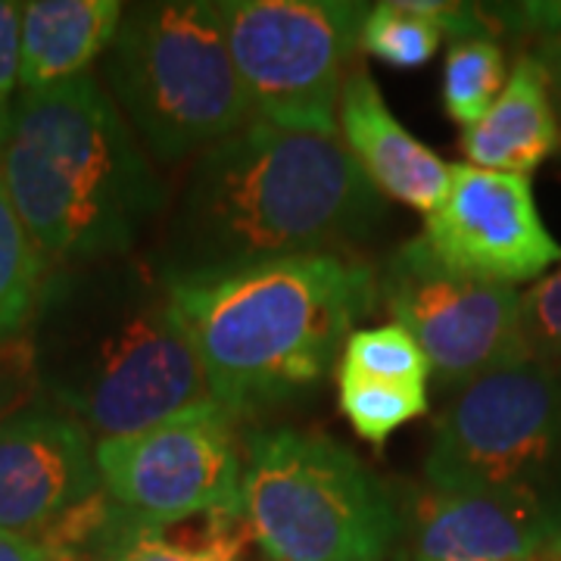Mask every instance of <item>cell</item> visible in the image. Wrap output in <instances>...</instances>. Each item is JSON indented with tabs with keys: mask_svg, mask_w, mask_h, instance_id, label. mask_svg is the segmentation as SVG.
<instances>
[{
	"mask_svg": "<svg viewBox=\"0 0 561 561\" xmlns=\"http://www.w3.org/2000/svg\"><path fill=\"white\" fill-rule=\"evenodd\" d=\"M383 219V194L337 135L250 122L191 165L160 272L201 275L290 256L356 260Z\"/></svg>",
	"mask_w": 561,
	"mask_h": 561,
	"instance_id": "1",
	"label": "cell"
},
{
	"mask_svg": "<svg viewBox=\"0 0 561 561\" xmlns=\"http://www.w3.org/2000/svg\"><path fill=\"white\" fill-rule=\"evenodd\" d=\"M162 278L209 397L234 419L316 390L337 371L353 328L378 309V272L346 256H290Z\"/></svg>",
	"mask_w": 561,
	"mask_h": 561,
	"instance_id": "2",
	"label": "cell"
},
{
	"mask_svg": "<svg viewBox=\"0 0 561 561\" xmlns=\"http://www.w3.org/2000/svg\"><path fill=\"white\" fill-rule=\"evenodd\" d=\"M32 324L41 390L91 437H135L213 402L160 265L110 260L47 280Z\"/></svg>",
	"mask_w": 561,
	"mask_h": 561,
	"instance_id": "3",
	"label": "cell"
},
{
	"mask_svg": "<svg viewBox=\"0 0 561 561\" xmlns=\"http://www.w3.org/2000/svg\"><path fill=\"white\" fill-rule=\"evenodd\" d=\"M0 181L50 265L122 260L165 203L140 140L91 72L20 91Z\"/></svg>",
	"mask_w": 561,
	"mask_h": 561,
	"instance_id": "4",
	"label": "cell"
},
{
	"mask_svg": "<svg viewBox=\"0 0 561 561\" xmlns=\"http://www.w3.org/2000/svg\"><path fill=\"white\" fill-rule=\"evenodd\" d=\"M103 76L131 131L162 162L203 153L256 122L216 0L128 7L103 54Z\"/></svg>",
	"mask_w": 561,
	"mask_h": 561,
	"instance_id": "5",
	"label": "cell"
},
{
	"mask_svg": "<svg viewBox=\"0 0 561 561\" xmlns=\"http://www.w3.org/2000/svg\"><path fill=\"white\" fill-rule=\"evenodd\" d=\"M241 518L268 561H383L397 502L337 440L268 427L243 449Z\"/></svg>",
	"mask_w": 561,
	"mask_h": 561,
	"instance_id": "6",
	"label": "cell"
},
{
	"mask_svg": "<svg viewBox=\"0 0 561 561\" xmlns=\"http://www.w3.org/2000/svg\"><path fill=\"white\" fill-rule=\"evenodd\" d=\"M561 368L518 359L453 390L434 421V490L561 493Z\"/></svg>",
	"mask_w": 561,
	"mask_h": 561,
	"instance_id": "7",
	"label": "cell"
},
{
	"mask_svg": "<svg viewBox=\"0 0 561 561\" xmlns=\"http://www.w3.org/2000/svg\"><path fill=\"white\" fill-rule=\"evenodd\" d=\"M256 122L337 135L346 69L368 7L353 0H216Z\"/></svg>",
	"mask_w": 561,
	"mask_h": 561,
	"instance_id": "8",
	"label": "cell"
},
{
	"mask_svg": "<svg viewBox=\"0 0 561 561\" xmlns=\"http://www.w3.org/2000/svg\"><path fill=\"white\" fill-rule=\"evenodd\" d=\"M243 449L238 419L206 402L135 437L98 440L94 459L113 508L138 522L175 524L241 515Z\"/></svg>",
	"mask_w": 561,
	"mask_h": 561,
	"instance_id": "9",
	"label": "cell"
},
{
	"mask_svg": "<svg viewBox=\"0 0 561 561\" xmlns=\"http://www.w3.org/2000/svg\"><path fill=\"white\" fill-rule=\"evenodd\" d=\"M518 302L515 287L446 272L419 238L397 247L378 272V306L424 350L443 397L493 368L527 359Z\"/></svg>",
	"mask_w": 561,
	"mask_h": 561,
	"instance_id": "10",
	"label": "cell"
},
{
	"mask_svg": "<svg viewBox=\"0 0 561 561\" xmlns=\"http://www.w3.org/2000/svg\"><path fill=\"white\" fill-rule=\"evenodd\" d=\"M437 265L459 278L505 284L540 278L561 262V243L542 225L530 175L449 165V187L419 234Z\"/></svg>",
	"mask_w": 561,
	"mask_h": 561,
	"instance_id": "11",
	"label": "cell"
},
{
	"mask_svg": "<svg viewBox=\"0 0 561 561\" xmlns=\"http://www.w3.org/2000/svg\"><path fill=\"white\" fill-rule=\"evenodd\" d=\"M91 434L57 405L32 402L0 424V534L38 540L98 496Z\"/></svg>",
	"mask_w": 561,
	"mask_h": 561,
	"instance_id": "12",
	"label": "cell"
},
{
	"mask_svg": "<svg viewBox=\"0 0 561 561\" xmlns=\"http://www.w3.org/2000/svg\"><path fill=\"white\" fill-rule=\"evenodd\" d=\"M561 537V493L434 490L405 505L412 561H537Z\"/></svg>",
	"mask_w": 561,
	"mask_h": 561,
	"instance_id": "13",
	"label": "cell"
},
{
	"mask_svg": "<svg viewBox=\"0 0 561 561\" xmlns=\"http://www.w3.org/2000/svg\"><path fill=\"white\" fill-rule=\"evenodd\" d=\"M337 128L343 147L383 197L434 213L449 187V165L402 125L368 72H353L341 91Z\"/></svg>",
	"mask_w": 561,
	"mask_h": 561,
	"instance_id": "14",
	"label": "cell"
},
{
	"mask_svg": "<svg viewBox=\"0 0 561 561\" xmlns=\"http://www.w3.org/2000/svg\"><path fill=\"white\" fill-rule=\"evenodd\" d=\"M459 147L468 165L508 175H530L559 150L561 125L552 106V84L537 54L518 57L500 101L481 122L461 128Z\"/></svg>",
	"mask_w": 561,
	"mask_h": 561,
	"instance_id": "15",
	"label": "cell"
},
{
	"mask_svg": "<svg viewBox=\"0 0 561 561\" xmlns=\"http://www.w3.org/2000/svg\"><path fill=\"white\" fill-rule=\"evenodd\" d=\"M122 13L119 0L22 3L20 91H41L84 76L110 50Z\"/></svg>",
	"mask_w": 561,
	"mask_h": 561,
	"instance_id": "16",
	"label": "cell"
},
{
	"mask_svg": "<svg viewBox=\"0 0 561 561\" xmlns=\"http://www.w3.org/2000/svg\"><path fill=\"white\" fill-rule=\"evenodd\" d=\"M72 561H268L241 515H203L175 524L138 522L110 505Z\"/></svg>",
	"mask_w": 561,
	"mask_h": 561,
	"instance_id": "17",
	"label": "cell"
},
{
	"mask_svg": "<svg viewBox=\"0 0 561 561\" xmlns=\"http://www.w3.org/2000/svg\"><path fill=\"white\" fill-rule=\"evenodd\" d=\"M47 287V262L0 181V343L28 334Z\"/></svg>",
	"mask_w": 561,
	"mask_h": 561,
	"instance_id": "18",
	"label": "cell"
},
{
	"mask_svg": "<svg viewBox=\"0 0 561 561\" xmlns=\"http://www.w3.org/2000/svg\"><path fill=\"white\" fill-rule=\"evenodd\" d=\"M505 81V57L496 41H456L443 66V110L461 128H471L500 101Z\"/></svg>",
	"mask_w": 561,
	"mask_h": 561,
	"instance_id": "19",
	"label": "cell"
},
{
	"mask_svg": "<svg viewBox=\"0 0 561 561\" xmlns=\"http://www.w3.org/2000/svg\"><path fill=\"white\" fill-rule=\"evenodd\" d=\"M334 378H337V405H341L343 419L353 424L356 437L371 446H383L402 424L421 419L427 412L424 387L368 381L346 368H337Z\"/></svg>",
	"mask_w": 561,
	"mask_h": 561,
	"instance_id": "20",
	"label": "cell"
},
{
	"mask_svg": "<svg viewBox=\"0 0 561 561\" xmlns=\"http://www.w3.org/2000/svg\"><path fill=\"white\" fill-rule=\"evenodd\" d=\"M337 368H346L368 381L424 387V390L431 381V362L424 356V350L397 321L353 331L343 346Z\"/></svg>",
	"mask_w": 561,
	"mask_h": 561,
	"instance_id": "21",
	"label": "cell"
},
{
	"mask_svg": "<svg viewBox=\"0 0 561 561\" xmlns=\"http://www.w3.org/2000/svg\"><path fill=\"white\" fill-rule=\"evenodd\" d=\"M443 32L402 0L368 7L359 28V50L393 69H421L437 57Z\"/></svg>",
	"mask_w": 561,
	"mask_h": 561,
	"instance_id": "22",
	"label": "cell"
},
{
	"mask_svg": "<svg viewBox=\"0 0 561 561\" xmlns=\"http://www.w3.org/2000/svg\"><path fill=\"white\" fill-rule=\"evenodd\" d=\"M518 337L527 359L561 368V265L522 294Z\"/></svg>",
	"mask_w": 561,
	"mask_h": 561,
	"instance_id": "23",
	"label": "cell"
},
{
	"mask_svg": "<svg viewBox=\"0 0 561 561\" xmlns=\"http://www.w3.org/2000/svg\"><path fill=\"white\" fill-rule=\"evenodd\" d=\"M41 393L35 343L28 334L0 343V424L28 409Z\"/></svg>",
	"mask_w": 561,
	"mask_h": 561,
	"instance_id": "24",
	"label": "cell"
},
{
	"mask_svg": "<svg viewBox=\"0 0 561 561\" xmlns=\"http://www.w3.org/2000/svg\"><path fill=\"white\" fill-rule=\"evenodd\" d=\"M20 25L22 3L0 0V147L20 101Z\"/></svg>",
	"mask_w": 561,
	"mask_h": 561,
	"instance_id": "25",
	"label": "cell"
},
{
	"mask_svg": "<svg viewBox=\"0 0 561 561\" xmlns=\"http://www.w3.org/2000/svg\"><path fill=\"white\" fill-rule=\"evenodd\" d=\"M0 561H66L47 542L28 540V537H13L0 534Z\"/></svg>",
	"mask_w": 561,
	"mask_h": 561,
	"instance_id": "26",
	"label": "cell"
},
{
	"mask_svg": "<svg viewBox=\"0 0 561 561\" xmlns=\"http://www.w3.org/2000/svg\"><path fill=\"white\" fill-rule=\"evenodd\" d=\"M540 62L546 66V72H549V84H552V98L559 101L561 106V35L556 38H546L540 47Z\"/></svg>",
	"mask_w": 561,
	"mask_h": 561,
	"instance_id": "27",
	"label": "cell"
},
{
	"mask_svg": "<svg viewBox=\"0 0 561 561\" xmlns=\"http://www.w3.org/2000/svg\"><path fill=\"white\" fill-rule=\"evenodd\" d=\"M549 559L561 561V537L556 542H552V549H549Z\"/></svg>",
	"mask_w": 561,
	"mask_h": 561,
	"instance_id": "28",
	"label": "cell"
}]
</instances>
